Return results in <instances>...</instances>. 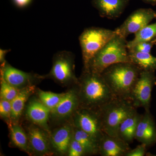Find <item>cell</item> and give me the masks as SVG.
Returning <instances> with one entry per match:
<instances>
[{
  "label": "cell",
  "instance_id": "cell-21",
  "mask_svg": "<svg viewBox=\"0 0 156 156\" xmlns=\"http://www.w3.org/2000/svg\"><path fill=\"white\" fill-rule=\"evenodd\" d=\"M128 54L131 62L137 66L141 70H156V57L150 53L128 51Z\"/></svg>",
  "mask_w": 156,
  "mask_h": 156
},
{
  "label": "cell",
  "instance_id": "cell-7",
  "mask_svg": "<svg viewBox=\"0 0 156 156\" xmlns=\"http://www.w3.org/2000/svg\"><path fill=\"white\" fill-rule=\"evenodd\" d=\"M71 121L73 126L88 133L99 142L105 134L99 110L80 107L73 115Z\"/></svg>",
  "mask_w": 156,
  "mask_h": 156
},
{
  "label": "cell",
  "instance_id": "cell-6",
  "mask_svg": "<svg viewBox=\"0 0 156 156\" xmlns=\"http://www.w3.org/2000/svg\"><path fill=\"white\" fill-rule=\"evenodd\" d=\"M74 55L72 52L63 50L54 54L50 73L45 78L52 79L61 86H76L79 78L76 76Z\"/></svg>",
  "mask_w": 156,
  "mask_h": 156
},
{
  "label": "cell",
  "instance_id": "cell-19",
  "mask_svg": "<svg viewBox=\"0 0 156 156\" xmlns=\"http://www.w3.org/2000/svg\"><path fill=\"white\" fill-rule=\"evenodd\" d=\"M140 115L135 111L122 122L118 129V136L128 144L135 139L137 124Z\"/></svg>",
  "mask_w": 156,
  "mask_h": 156
},
{
  "label": "cell",
  "instance_id": "cell-27",
  "mask_svg": "<svg viewBox=\"0 0 156 156\" xmlns=\"http://www.w3.org/2000/svg\"><path fill=\"white\" fill-rule=\"evenodd\" d=\"M69 156H83L86 155L83 149L80 144L73 137L68 151Z\"/></svg>",
  "mask_w": 156,
  "mask_h": 156
},
{
  "label": "cell",
  "instance_id": "cell-16",
  "mask_svg": "<svg viewBox=\"0 0 156 156\" xmlns=\"http://www.w3.org/2000/svg\"><path fill=\"white\" fill-rule=\"evenodd\" d=\"M26 114L32 122L44 128L50 134L48 123L50 110L38 98H34L30 101L27 107Z\"/></svg>",
  "mask_w": 156,
  "mask_h": 156
},
{
  "label": "cell",
  "instance_id": "cell-22",
  "mask_svg": "<svg viewBox=\"0 0 156 156\" xmlns=\"http://www.w3.org/2000/svg\"><path fill=\"white\" fill-rule=\"evenodd\" d=\"M9 127L10 128L11 141L13 145L30 154L27 134L21 126L16 123H12Z\"/></svg>",
  "mask_w": 156,
  "mask_h": 156
},
{
  "label": "cell",
  "instance_id": "cell-25",
  "mask_svg": "<svg viewBox=\"0 0 156 156\" xmlns=\"http://www.w3.org/2000/svg\"><path fill=\"white\" fill-rule=\"evenodd\" d=\"M20 90L8 83L3 78L1 77V99L11 101L16 97Z\"/></svg>",
  "mask_w": 156,
  "mask_h": 156
},
{
  "label": "cell",
  "instance_id": "cell-8",
  "mask_svg": "<svg viewBox=\"0 0 156 156\" xmlns=\"http://www.w3.org/2000/svg\"><path fill=\"white\" fill-rule=\"evenodd\" d=\"M156 85L154 71L142 70L132 89L130 98L136 108L149 111L153 88Z\"/></svg>",
  "mask_w": 156,
  "mask_h": 156
},
{
  "label": "cell",
  "instance_id": "cell-1",
  "mask_svg": "<svg viewBox=\"0 0 156 156\" xmlns=\"http://www.w3.org/2000/svg\"><path fill=\"white\" fill-rule=\"evenodd\" d=\"M77 87L80 106L99 110L116 96L101 74L83 69Z\"/></svg>",
  "mask_w": 156,
  "mask_h": 156
},
{
  "label": "cell",
  "instance_id": "cell-20",
  "mask_svg": "<svg viewBox=\"0 0 156 156\" xmlns=\"http://www.w3.org/2000/svg\"><path fill=\"white\" fill-rule=\"evenodd\" d=\"M73 136L83 148L86 155L99 154V141L88 133L73 126Z\"/></svg>",
  "mask_w": 156,
  "mask_h": 156
},
{
  "label": "cell",
  "instance_id": "cell-5",
  "mask_svg": "<svg viewBox=\"0 0 156 156\" xmlns=\"http://www.w3.org/2000/svg\"><path fill=\"white\" fill-rule=\"evenodd\" d=\"M116 34L114 30L98 27L86 29L80 37L83 67L87 69L91 59Z\"/></svg>",
  "mask_w": 156,
  "mask_h": 156
},
{
  "label": "cell",
  "instance_id": "cell-3",
  "mask_svg": "<svg viewBox=\"0 0 156 156\" xmlns=\"http://www.w3.org/2000/svg\"><path fill=\"white\" fill-rule=\"evenodd\" d=\"M126 38L114 36L99 50L89 62L87 69L101 74L105 69L119 62H131L127 48Z\"/></svg>",
  "mask_w": 156,
  "mask_h": 156
},
{
  "label": "cell",
  "instance_id": "cell-15",
  "mask_svg": "<svg viewBox=\"0 0 156 156\" xmlns=\"http://www.w3.org/2000/svg\"><path fill=\"white\" fill-rule=\"evenodd\" d=\"M131 148L129 144L118 136L104 134L99 143V154L102 156H125Z\"/></svg>",
  "mask_w": 156,
  "mask_h": 156
},
{
  "label": "cell",
  "instance_id": "cell-13",
  "mask_svg": "<svg viewBox=\"0 0 156 156\" xmlns=\"http://www.w3.org/2000/svg\"><path fill=\"white\" fill-rule=\"evenodd\" d=\"M73 137V125L71 121L56 128L50 134L52 151L60 155H67Z\"/></svg>",
  "mask_w": 156,
  "mask_h": 156
},
{
  "label": "cell",
  "instance_id": "cell-30",
  "mask_svg": "<svg viewBox=\"0 0 156 156\" xmlns=\"http://www.w3.org/2000/svg\"><path fill=\"white\" fill-rule=\"evenodd\" d=\"M32 0H13L14 4L19 8H23L28 6Z\"/></svg>",
  "mask_w": 156,
  "mask_h": 156
},
{
  "label": "cell",
  "instance_id": "cell-34",
  "mask_svg": "<svg viewBox=\"0 0 156 156\" xmlns=\"http://www.w3.org/2000/svg\"><path fill=\"white\" fill-rule=\"evenodd\" d=\"M152 156H156V155H152Z\"/></svg>",
  "mask_w": 156,
  "mask_h": 156
},
{
  "label": "cell",
  "instance_id": "cell-11",
  "mask_svg": "<svg viewBox=\"0 0 156 156\" xmlns=\"http://www.w3.org/2000/svg\"><path fill=\"white\" fill-rule=\"evenodd\" d=\"M80 102L77 87L65 92L59 103L50 111V117L56 122L71 119L76 111L80 107Z\"/></svg>",
  "mask_w": 156,
  "mask_h": 156
},
{
  "label": "cell",
  "instance_id": "cell-28",
  "mask_svg": "<svg viewBox=\"0 0 156 156\" xmlns=\"http://www.w3.org/2000/svg\"><path fill=\"white\" fill-rule=\"evenodd\" d=\"M154 44V42L153 40L149 42L140 43L128 51L150 53L151 50Z\"/></svg>",
  "mask_w": 156,
  "mask_h": 156
},
{
  "label": "cell",
  "instance_id": "cell-4",
  "mask_svg": "<svg viewBox=\"0 0 156 156\" xmlns=\"http://www.w3.org/2000/svg\"><path fill=\"white\" fill-rule=\"evenodd\" d=\"M130 98L115 97L99 110L105 134L118 136L121 123L136 110Z\"/></svg>",
  "mask_w": 156,
  "mask_h": 156
},
{
  "label": "cell",
  "instance_id": "cell-32",
  "mask_svg": "<svg viewBox=\"0 0 156 156\" xmlns=\"http://www.w3.org/2000/svg\"><path fill=\"white\" fill-rule=\"evenodd\" d=\"M131 1V0H130ZM144 2L147 3V4H150V5H156V0H141Z\"/></svg>",
  "mask_w": 156,
  "mask_h": 156
},
{
  "label": "cell",
  "instance_id": "cell-23",
  "mask_svg": "<svg viewBox=\"0 0 156 156\" xmlns=\"http://www.w3.org/2000/svg\"><path fill=\"white\" fill-rule=\"evenodd\" d=\"M132 41L127 42L128 50H129L140 43L149 42L156 37V23L148 24L136 32Z\"/></svg>",
  "mask_w": 156,
  "mask_h": 156
},
{
  "label": "cell",
  "instance_id": "cell-29",
  "mask_svg": "<svg viewBox=\"0 0 156 156\" xmlns=\"http://www.w3.org/2000/svg\"><path fill=\"white\" fill-rule=\"evenodd\" d=\"M147 146L144 144L137 146L134 149H131L125 156H144L146 154Z\"/></svg>",
  "mask_w": 156,
  "mask_h": 156
},
{
  "label": "cell",
  "instance_id": "cell-2",
  "mask_svg": "<svg viewBox=\"0 0 156 156\" xmlns=\"http://www.w3.org/2000/svg\"><path fill=\"white\" fill-rule=\"evenodd\" d=\"M141 71L132 62H119L107 68L101 74L116 97L130 98Z\"/></svg>",
  "mask_w": 156,
  "mask_h": 156
},
{
  "label": "cell",
  "instance_id": "cell-33",
  "mask_svg": "<svg viewBox=\"0 0 156 156\" xmlns=\"http://www.w3.org/2000/svg\"><path fill=\"white\" fill-rule=\"evenodd\" d=\"M153 41H154V42L155 44L156 43V37H155V38L154 39Z\"/></svg>",
  "mask_w": 156,
  "mask_h": 156
},
{
  "label": "cell",
  "instance_id": "cell-12",
  "mask_svg": "<svg viewBox=\"0 0 156 156\" xmlns=\"http://www.w3.org/2000/svg\"><path fill=\"white\" fill-rule=\"evenodd\" d=\"M27 134L30 154L47 156L53 154L50 134L44 128L34 124L28 128Z\"/></svg>",
  "mask_w": 156,
  "mask_h": 156
},
{
  "label": "cell",
  "instance_id": "cell-14",
  "mask_svg": "<svg viewBox=\"0 0 156 156\" xmlns=\"http://www.w3.org/2000/svg\"><path fill=\"white\" fill-rule=\"evenodd\" d=\"M135 139L147 147L156 143V126L153 117L149 111H145L140 115L136 128Z\"/></svg>",
  "mask_w": 156,
  "mask_h": 156
},
{
  "label": "cell",
  "instance_id": "cell-17",
  "mask_svg": "<svg viewBox=\"0 0 156 156\" xmlns=\"http://www.w3.org/2000/svg\"><path fill=\"white\" fill-rule=\"evenodd\" d=\"M130 0H92L93 6L101 17L114 19L121 16Z\"/></svg>",
  "mask_w": 156,
  "mask_h": 156
},
{
  "label": "cell",
  "instance_id": "cell-31",
  "mask_svg": "<svg viewBox=\"0 0 156 156\" xmlns=\"http://www.w3.org/2000/svg\"><path fill=\"white\" fill-rule=\"evenodd\" d=\"M11 51L10 49H0V63L1 65L6 62L5 57L7 53Z\"/></svg>",
  "mask_w": 156,
  "mask_h": 156
},
{
  "label": "cell",
  "instance_id": "cell-9",
  "mask_svg": "<svg viewBox=\"0 0 156 156\" xmlns=\"http://www.w3.org/2000/svg\"><path fill=\"white\" fill-rule=\"evenodd\" d=\"M156 12L151 9H139L135 10L115 31L117 34L126 38L131 34L136 33L148 25L154 18Z\"/></svg>",
  "mask_w": 156,
  "mask_h": 156
},
{
  "label": "cell",
  "instance_id": "cell-18",
  "mask_svg": "<svg viewBox=\"0 0 156 156\" xmlns=\"http://www.w3.org/2000/svg\"><path fill=\"white\" fill-rule=\"evenodd\" d=\"M35 90V85L29 86L20 89L18 94L11 101V119L12 123L18 122L24 109L25 104Z\"/></svg>",
  "mask_w": 156,
  "mask_h": 156
},
{
  "label": "cell",
  "instance_id": "cell-26",
  "mask_svg": "<svg viewBox=\"0 0 156 156\" xmlns=\"http://www.w3.org/2000/svg\"><path fill=\"white\" fill-rule=\"evenodd\" d=\"M11 101L1 99L0 100V116L5 120L9 126L12 124L11 119Z\"/></svg>",
  "mask_w": 156,
  "mask_h": 156
},
{
  "label": "cell",
  "instance_id": "cell-10",
  "mask_svg": "<svg viewBox=\"0 0 156 156\" xmlns=\"http://www.w3.org/2000/svg\"><path fill=\"white\" fill-rule=\"evenodd\" d=\"M1 77L7 83L18 89H21L44 79V76L27 73L15 68L7 62L1 65Z\"/></svg>",
  "mask_w": 156,
  "mask_h": 156
},
{
  "label": "cell",
  "instance_id": "cell-24",
  "mask_svg": "<svg viewBox=\"0 0 156 156\" xmlns=\"http://www.w3.org/2000/svg\"><path fill=\"white\" fill-rule=\"evenodd\" d=\"M64 93H56L54 92L44 91L38 89L37 95L38 99L44 105L48 107L50 111L59 103Z\"/></svg>",
  "mask_w": 156,
  "mask_h": 156
}]
</instances>
